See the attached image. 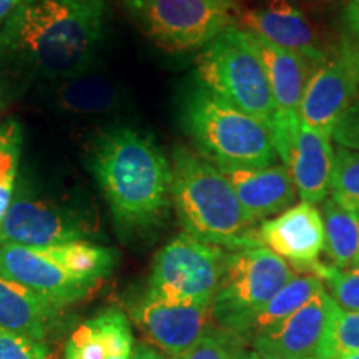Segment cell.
I'll use <instances>...</instances> for the list:
<instances>
[{"instance_id":"cell-21","label":"cell","mask_w":359,"mask_h":359,"mask_svg":"<svg viewBox=\"0 0 359 359\" xmlns=\"http://www.w3.org/2000/svg\"><path fill=\"white\" fill-rule=\"evenodd\" d=\"M53 102L67 114L105 115L118 109L122 95L111 80L85 72L55 82Z\"/></svg>"},{"instance_id":"cell-33","label":"cell","mask_w":359,"mask_h":359,"mask_svg":"<svg viewBox=\"0 0 359 359\" xmlns=\"http://www.w3.org/2000/svg\"><path fill=\"white\" fill-rule=\"evenodd\" d=\"M25 2H32V0H0V25L6 24L13 11Z\"/></svg>"},{"instance_id":"cell-11","label":"cell","mask_w":359,"mask_h":359,"mask_svg":"<svg viewBox=\"0 0 359 359\" xmlns=\"http://www.w3.org/2000/svg\"><path fill=\"white\" fill-rule=\"evenodd\" d=\"M248 34L266 70L269 90L275 103V123L271 127V137L276 154L286 165L296 130L302 122L299 110H302L304 90L316 69L299 53L278 47L251 32Z\"/></svg>"},{"instance_id":"cell-15","label":"cell","mask_w":359,"mask_h":359,"mask_svg":"<svg viewBox=\"0 0 359 359\" xmlns=\"http://www.w3.org/2000/svg\"><path fill=\"white\" fill-rule=\"evenodd\" d=\"M132 316L148 343L172 359L195 346L208 333L210 320H213L212 304H170L147 294L132 308Z\"/></svg>"},{"instance_id":"cell-30","label":"cell","mask_w":359,"mask_h":359,"mask_svg":"<svg viewBox=\"0 0 359 359\" xmlns=\"http://www.w3.org/2000/svg\"><path fill=\"white\" fill-rule=\"evenodd\" d=\"M333 140L338 143V147L359 151V98L336 125Z\"/></svg>"},{"instance_id":"cell-5","label":"cell","mask_w":359,"mask_h":359,"mask_svg":"<svg viewBox=\"0 0 359 359\" xmlns=\"http://www.w3.org/2000/svg\"><path fill=\"white\" fill-rule=\"evenodd\" d=\"M195 67L203 87L255 116L271 132L275 103L266 70L245 29L238 25L224 29L201 48Z\"/></svg>"},{"instance_id":"cell-20","label":"cell","mask_w":359,"mask_h":359,"mask_svg":"<svg viewBox=\"0 0 359 359\" xmlns=\"http://www.w3.org/2000/svg\"><path fill=\"white\" fill-rule=\"evenodd\" d=\"M62 306L35 291L0 276V327L43 341Z\"/></svg>"},{"instance_id":"cell-3","label":"cell","mask_w":359,"mask_h":359,"mask_svg":"<svg viewBox=\"0 0 359 359\" xmlns=\"http://www.w3.org/2000/svg\"><path fill=\"white\" fill-rule=\"evenodd\" d=\"M170 165L172 203L185 233L228 251L259 246L255 223L219 168L185 147L175 148Z\"/></svg>"},{"instance_id":"cell-23","label":"cell","mask_w":359,"mask_h":359,"mask_svg":"<svg viewBox=\"0 0 359 359\" xmlns=\"http://www.w3.org/2000/svg\"><path fill=\"white\" fill-rule=\"evenodd\" d=\"M321 290H325V283L313 273L294 275L269 299L266 306L262 309V313L255 318L246 338L251 341L255 336L266 333V331L281 325L283 321L288 320L291 314H294L299 308L304 306Z\"/></svg>"},{"instance_id":"cell-29","label":"cell","mask_w":359,"mask_h":359,"mask_svg":"<svg viewBox=\"0 0 359 359\" xmlns=\"http://www.w3.org/2000/svg\"><path fill=\"white\" fill-rule=\"evenodd\" d=\"M236 354L226 333H206L191 349L173 359H236Z\"/></svg>"},{"instance_id":"cell-19","label":"cell","mask_w":359,"mask_h":359,"mask_svg":"<svg viewBox=\"0 0 359 359\" xmlns=\"http://www.w3.org/2000/svg\"><path fill=\"white\" fill-rule=\"evenodd\" d=\"M132 326L123 311L107 308L83 321L65 346V359H132Z\"/></svg>"},{"instance_id":"cell-35","label":"cell","mask_w":359,"mask_h":359,"mask_svg":"<svg viewBox=\"0 0 359 359\" xmlns=\"http://www.w3.org/2000/svg\"><path fill=\"white\" fill-rule=\"evenodd\" d=\"M334 359H359V353L358 354H348V356H339Z\"/></svg>"},{"instance_id":"cell-18","label":"cell","mask_w":359,"mask_h":359,"mask_svg":"<svg viewBox=\"0 0 359 359\" xmlns=\"http://www.w3.org/2000/svg\"><path fill=\"white\" fill-rule=\"evenodd\" d=\"M331 138V133L314 130L299 122L286 167L293 177L302 201L318 205L330 195L334 165V148Z\"/></svg>"},{"instance_id":"cell-1","label":"cell","mask_w":359,"mask_h":359,"mask_svg":"<svg viewBox=\"0 0 359 359\" xmlns=\"http://www.w3.org/2000/svg\"><path fill=\"white\" fill-rule=\"evenodd\" d=\"M105 25V0H32L0 30V64L58 80L92 69Z\"/></svg>"},{"instance_id":"cell-31","label":"cell","mask_w":359,"mask_h":359,"mask_svg":"<svg viewBox=\"0 0 359 359\" xmlns=\"http://www.w3.org/2000/svg\"><path fill=\"white\" fill-rule=\"evenodd\" d=\"M344 19H346L349 32L354 37V45L359 50V0H349L344 12Z\"/></svg>"},{"instance_id":"cell-27","label":"cell","mask_w":359,"mask_h":359,"mask_svg":"<svg viewBox=\"0 0 359 359\" xmlns=\"http://www.w3.org/2000/svg\"><path fill=\"white\" fill-rule=\"evenodd\" d=\"M359 353V313L344 311L338 306L327 334L325 359Z\"/></svg>"},{"instance_id":"cell-17","label":"cell","mask_w":359,"mask_h":359,"mask_svg":"<svg viewBox=\"0 0 359 359\" xmlns=\"http://www.w3.org/2000/svg\"><path fill=\"white\" fill-rule=\"evenodd\" d=\"M243 206L246 217L257 224L294 205L293 177L285 163L262 168H219Z\"/></svg>"},{"instance_id":"cell-24","label":"cell","mask_w":359,"mask_h":359,"mask_svg":"<svg viewBox=\"0 0 359 359\" xmlns=\"http://www.w3.org/2000/svg\"><path fill=\"white\" fill-rule=\"evenodd\" d=\"M22 145L24 133L19 122L7 120L0 125V230L15 193Z\"/></svg>"},{"instance_id":"cell-4","label":"cell","mask_w":359,"mask_h":359,"mask_svg":"<svg viewBox=\"0 0 359 359\" xmlns=\"http://www.w3.org/2000/svg\"><path fill=\"white\" fill-rule=\"evenodd\" d=\"M180 120L196 154L217 168H262L276 163V148L266 125L201 83L183 95Z\"/></svg>"},{"instance_id":"cell-28","label":"cell","mask_w":359,"mask_h":359,"mask_svg":"<svg viewBox=\"0 0 359 359\" xmlns=\"http://www.w3.org/2000/svg\"><path fill=\"white\" fill-rule=\"evenodd\" d=\"M0 359H48L43 341L0 327Z\"/></svg>"},{"instance_id":"cell-8","label":"cell","mask_w":359,"mask_h":359,"mask_svg":"<svg viewBox=\"0 0 359 359\" xmlns=\"http://www.w3.org/2000/svg\"><path fill=\"white\" fill-rule=\"evenodd\" d=\"M226 251L183 231L156 255L145 294L170 304L210 306Z\"/></svg>"},{"instance_id":"cell-2","label":"cell","mask_w":359,"mask_h":359,"mask_svg":"<svg viewBox=\"0 0 359 359\" xmlns=\"http://www.w3.org/2000/svg\"><path fill=\"white\" fill-rule=\"evenodd\" d=\"M90 170L123 233L158 226L172 203V165L151 135L120 127L102 133Z\"/></svg>"},{"instance_id":"cell-7","label":"cell","mask_w":359,"mask_h":359,"mask_svg":"<svg viewBox=\"0 0 359 359\" xmlns=\"http://www.w3.org/2000/svg\"><path fill=\"white\" fill-rule=\"evenodd\" d=\"M132 20L161 50L203 48L235 25V0H122Z\"/></svg>"},{"instance_id":"cell-16","label":"cell","mask_w":359,"mask_h":359,"mask_svg":"<svg viewBox=\"0 0 359 359\" xmlns=\"http://www.w3.org/2000/svg\"><path fill=\"white\" fill-rule=\"evenodd\" d=\"M238 19L241 29L299 53L314 69L326 58L311 24L290 0H264L263 6L238 13Z\"/></svg>"},{"instance_id":"cell-6","label":"cell","mask_w":359,"mask_h":359,"mask_svg":"<svg viewBox=\"0 0 359 359\" xmlns=\"http://www.w3.org/2000/svg\"><path fill=\"white\" fill-rule=\"evenodd\" d=\"M293 276L290 264L264 246L228 251L212 299L213 321L223 333L246 338L255 318Z\"/></svg>"},{"instance_id":"cell-26","label":"cell","mask_w":359,"mask_h":359,"mask_svg":"<svg viewBox=\"0 0 359 359\" xmlns=\"http://www.w3.org/2000/svg\"><path fill=\"white\" fill-rule=\"evenodd\" d=\"M330 290L331 298L344 311L359 313V264L353 268L339 269L327 264L318 263L313 269Z\"/></svg>"},{"instance_id":"cell-12","label":"cell","mask_w":359,"mask_h":359,"mask_svg":"<svg viewBox=\"0 0 359 359\" xmlns=\"http://www.w3.org/2000/svg\"><path fill=\"white\" fill-rule=\"evenodd\" d=\"M0 276L20 283L62 308L87 298L97 288L74 275L52 246L0 245Z\"/></svg>"},{"instance_id":"cell-25","label":"cell","mask_w":359,"mask_h":359,"mask_svg":"<svg viewBox=\"0 0 359 359\" xmlns=\"http://www.w3.org/2000/svg\"><path fill=\"white\" fill-rule=\"evenodd\" d=\"M331 198L336 203L359 212V151L338 147L334 150Z\"/></svg>"},{"instance_id":"cell-22","label":"cell","mask_w":359,"mask_h":359,"mask_svg":"<svg viewBox=\"0 0 359 359\" xmlns=\"http://www.w3.org/2000/svg\"><path fill=\"white\" fill-rule=\"evenodd\" d=\"M325 251L331 266L346 269L359 264V212L336 203L333 198L323 201Z\"/></svg>"},{"instance_id":"cell-9","label":"cell","mask_w":359,"mask_h":359,"mask_svg":"<svg viewBox=\"0 0 359 359\" xmlns=\"http://www.w3.org/2000/svg\"><path fill=\"white\" fill-rule=\"evenodd\" d=\"M90 224L77 210L35 195L24 182L13 193L0 230V245L53 246L87 240Z\"/></svg>"},{"instance_id":"cell-13","label":"cell","mask_w":359,"mask_h":359,"mask_svg":"<svg viewBox=\"0 0 359 359\" xmlns=\"http://www.w3.org/2000/svg\"><path fill=\"white\" fill-rule=\"evenodd\" d=\"M338 304L326 290L266 333L255 336L251 346L259 354L281 359H325L331 323Z\"/></svg>"},{"instance_id":"cell-32","label":"cell","mask_w":359,"mask_h":359,"mask_svg":"<svg viewBox=\"0 0 359 359\" xmlns=\"http://www.w3.org/2000/svg\"><path fill=\"white\" fill-rule=\"evenodd\" d=\"M132 359H172L168 356H165L163 353H158L155 348L147 346V344H138L135 346Z\"/></svg>"},{"instance_id":"cell-34","label":"cell","mask_w":359,"mask_h":359,"mask_svg":"<svg viewBox=\"0 0 359 359\" xmlns=\"http://www.w3.org/2000/svg\"><path fill=\"white\" fill-rule=\"evenodd\" d=\"M236 359H281V358H269V356H263V354L253 351H238Z\"/></svg>"},{"instance_id":"cell-10","label":"cell","mask_w":359,"mask_h":359,"mask_svg":"<svg viewBox=\"0 0 359 359\" xmlns=\"http://www.w3.org/2000/svg\"><path fill=\"white\" fill-rule=\"evenodd\" d=\"M359 50L343 40L326 53L304 90L299 120L314 130L333 135L336 125L358 100Z\"/></svg>"},{"instance_id":"cell-14","label":"cell","mask_w":359,"mask_h":359,"mask_svg":"<svg viewBox=\"0 0 359 359\" xmlns=\"http://www.w3.org/2000/svg\"><path fill=\"white\" fill-rule=\"evenodd\" d=\"M257 240L259 246L293 264L299 273H313L325 251L321 210L308 201H299L278 217L262 222L257 228Z\"/></svg>"}]
</instances>
